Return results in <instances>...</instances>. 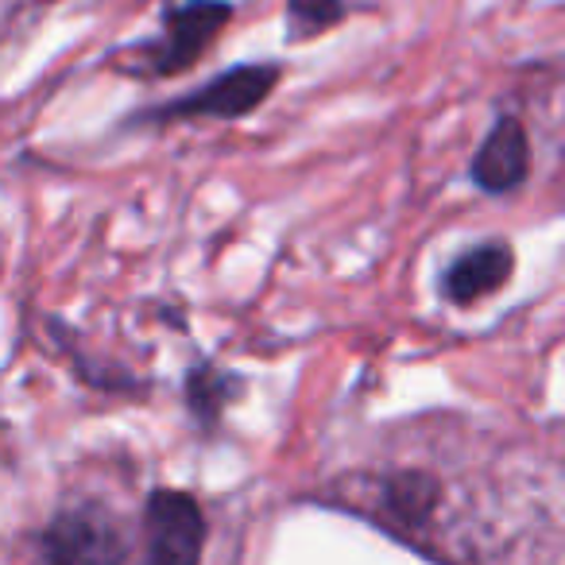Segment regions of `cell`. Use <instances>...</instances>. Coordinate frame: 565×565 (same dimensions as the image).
Returning a JSON list of instances; mask_svg holds the SVG:
<instances>
[{
    "instance_id": "3957f363",
    "label": "cell",
    "mask_w": 565,
    "mask_h": 565,
    "mask_svg": "<svg viewBox=\"0 0 565 565\" xmlns=\"http://www.w3.org/2000/svg\"><path fill=\"white\" fill-rule=\"evenodd\" d=\"M43 565H125L128 539L97 503L66 508L40 534Z\"/></svg>"
},
{
    "instance_id": "5b68a950",
    "label": "cell",
    "mask_w": 565,
    "mask_h": 565,
    "mask_svg": "<svg viewBox=\"0 0 565 565\" xmlns=\"http://www.w3.org/2000/svg\"><path fill=\"white\" fill-rule=\"evenodd\" d=\"M531 174V140L515 117H500L472 159V182L484 194H511Z\"/></svg>"
},
{
    "instance_id": "52a82bcc",
    "label": "cell",
    "mask_w": 565,
    "mask_h": 565,
    "mask_svg": "<svg viewBox=\"0 0 565 565\" xmlns=\"http://www.w3.org/2000/svg\"><path fill=\"white\" fill-rule=\"evenodd\" d=\"M438 503V484L423 472H399L384 480V519L403 534H423Z\"/></svg>"
},
{
    "instance_id": "277c9868",
    "label": "cell",
    "mask_w": 565,
    "mask_h": 565,
    "mask_svg": "<svg viewBox=\"0 0 565 565\" xmlns=\"http://www.w3.org/2000/svg\"><path fill=\"white\" fill-rule=\"evenodd\" d=\"M148 546L143 565H202L205 550V515L202 503L179 488H156L143 511Z\"/></svg>"
},
{
    "instance_id": "8992f818",
    "label": "cell",
    "mask_w": 565,
    "mask_h": 565,
    "mask_svg": "<svg viewBox=\"0 0 565 565\" xmlns=\"http://www.w3.org/2000/svg\"><path fill=\"white\" fill-rule=\"evenodd\" d=\"M511 267V248L503 241H484V244H472L465 248L454 264L446 267L441 275V295L457 307H469V302H480L488 295H495L508 282Z\"/></svg>"
},
{
    "instance_id": "6da1fadb",
    "label": "cell",
    "mask_w": 565,
    "mask_h": 565,
    "mask_svg": "<svg viewBox=\"0 0 565 565\" xmlns=\"http://www.w3.org/2000/svg\"><path fill=\"white\" fill-rule=\"evenodd\" d=\"M233 20V4L228 0H186L163 12V28L156 40L132 47V63L128 71L148 74V78H171L182 74L213 47L225 24Z\"/></svg>"
},
{
    "instance_id": "7a4b0ae2",
    "label": "cell",
    "mask_w": 565,
    "mask_h": 565,
    "mask_svg": "<svg viewBox=\"0 0 565 565\" xmlns=\"http://www.w3.org/2000/svg\"><path fill=\"white\" fill-rule=\"evenodd\" d=\"M279 66L275 63H244L233 71L210 78L194 94H182L167 105L140 113L136 125H174V120H241L248 113H256L259 105L271 97V89L279 86Z\"/></svg>"
},
{
    "instance_id": "9c48e42d",
    "label": "cell",
    "mask_w": 565,
    "mask_h": 565,
    "mask_svg": "<svg viewBox=\"0 0 565 565\" xmlns=\"http://www.w3.org/2000/svg\"><path fill=\"white\" fill-rule=\"evenodd\" d=\"M225 384H228V376L213 369V364H198V369H190L186 399H190V411L198 415V423H213V418L225 411L228 395H233Z\"/></svg>"
},
{
    "instance_id": "ba28073f",
    "label": "cell",
    "mask_w": 565,
    "mask_h": 565,
    "mask_svg": "<svg viewBox=\"0 0 565 565\" xmlns=\"http://www.w3.org/2000/svg\"><path fill=\"white\" fill-rule=\"evenodd\" d=\"M349 17L345 0H287V40L302 43L338 28Z\"/></svg>"
}]
</instances>
